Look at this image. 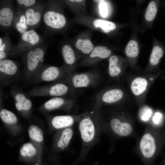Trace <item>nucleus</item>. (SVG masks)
I'll return each mask as SVG.
<instances>
[{
  "label": "nucleus",
  "mask_w": 165,
  "mask_h": 165,
  "mask_svg": "<svg viewBox=\"0 0 165 165\" xmlns=\"http://www.w3.org/2000/svg\"><path fill=\"white\" fill-rule=\"evenodd\" d=\"M77 123L82 142L80 157H85L99 142L103 131L93 109L81 113Z\"/></svg>",
  "instance_id": "f257e3e1"
},
{
  "label": "nucleus",
  "mask_w": 165,
  "mask_h": 165,
  "mask_svg": "<svg viewBox=\"0 0 165 165\" xmlns=\"http://www.w3.org/2000/svg\"><path fill=\"white\" fill-rule=\"evenodd\" d=\"M94 109L103 132L117 138L128 137L133 133V124L131 119L124 112L115 111L107 116L97 109Z\"/></svg>",
  "instance_id": "f03ea898"
},
{
  "label": "nucleus",
  "mask_w": 165,
  "mask_h": 165,
  "mask_svg": "<svg viewBox=\"0 0 165 165\" xmlns=\"http://www.w3.org/2000/svg\"><path fill=\"white\" fill-rule=\"evenodd\" d=\"M165 144V130L149 127L140 140L138 149L144 157L150 159L160 152Z\"/></svg>",
  "instance_id": "7ed1b4c3"
},
{
  "label": "nucleus",
  "mask_w": 165,
  "mask_h": 165,
  "mask_svg": "<svg viewBox=\"0 0 165 165\" xmlns=\"http://www.w3.org/2000/svg\"><path fill=\"white\" fill-rule=\"evenodd\" d=\"M46 51L38 45L23 54L24 76L26 81L31 82L43 65Z\"/></svg>",
  "instance_id": "20e7f679"
},
{
  "label": "nucleus",
  "mask_w": 165,
  "mask_h": 165,
  "mask_svg": "<svg viewBox=\"0 0 165 165\" xmlns=\"http://www.w3.org/2000/svg\"><path fill=\"white\" fill-rule=\"evenodd\" d=\"M29 97H67L70 96L76 100L75 90L65 81L35 87L28 91Z\"/></svg>",
  "instance_id": "39448f33"
},
{
  "label": "nucleus",
  "mask_w": 165,
  "mask_h": 165,
  "mask_svg": "<svg viewBox=\"0 0 165 165\" xmlns=\"http://www.w3.org/2000/svg\"><path fill=\"white\" fill-rule=\"evenodd\" d=\"M69 75L65 68L43 65L31 82L34 83L44 82L53 83L64 82Z\"/></svg>",
  "instance_id": "423d86ee"
},
{
  "label": "nucleus",
  "mask_w": 165,
  "mask_h": 165,
  "mask_svg": "<svg viewBox=\"0 0 165 165\" xmlns=\"http://www.w3.org/2000/svg\"><path fill=\"white\" fill-rule=\"evenodd\" d=\"M100 75L95 72L72 73L64 81L73 89L96 86L100 80Z\"/></svg>",
  "instance_id": "0eeeda50"
},
{
  "label": "nucleus",
  "mask_w": 165,
  "mask_h": 165,
  "mask_svg": "<svg viewBox=\"0 0 165 165\" xmlns=\"http://www.w3.org/2000/svg\"><path fill=\"white\" fill-rule=\"evenodd\" d=\"M18 64L7 58L0 61V82L2 85L9 86L14 83L20 75Z\"/></svg>",
  "instance_id": "6e6552de"
},
{
  "label": "nucleus",
  "mask_w": 165,
  "mask_h": 165,
  "mask_svg": "<svg viewBox=\"0 0 165 165\" xmlns=\"http://www.w3.org/2000/svg\"><path fill=\"white\" fill-rule=\"evenodd\" d=\"M41 41L39 34L34 30H28L21 35L18 44L13 49L10 55L18 56L38 45Z\"/></svg>",
  "instance_id": "1a4fd4ad"
},
{
  "label": "nucleus",
  "mask_w": 165,
  "mask_h": 165,
  "mask_svg": "<svg viewBox=\"0 0 165 165\" xmlns=\"http://www.w3.org/2000/svg\"><path fill=\"white\" fill-rule=\"evenodd\" d=\"M125 94L123 90L119 87L103 90L96 96L93 108H97L105 105L117 104L123 99Z\"/></svg>",
  "instance_id": "9d476101"
},
{
  "label": "nucleus",
  "mask_w": 165,
  "mask_h": 165,
  "mask_svg": "<svg viewBox=\"0 0 165 165\" xmlns=\"http://www.w3.org/2000/svg\"><path fill=\"white\" fill-rule=\"evenodd\" d=\"M9 91L16 109L23 113H29L32 107V103L26 93L24 92L21 88L16 86H12Z\"/></svg>",
  "instance_id": "9b49d317"
},
{
  "label": "nucleus",
  "mask_w": 165,
  "mask_h": 165,
  "mask_svg": "<svg viewBox=\"0 0 165 165\" xmlns=\"http://www.w3.org/2000/svg\"><path fill=\"white\" fill-rule=\"evenodd\" d=\"M75 102L73 99L68 97H53L45 102L39 107V109L47 111L61 109L70 113Z\"/></svg>",
  "instance_id": "f8f14e48"
},
{
  "label": "nucleus",
  "mask_w": 165,
  "mask_h": 165,
  "mask_svg": "<svg viewBox=\"0 0 165 165\" xmlns=\"http://www.w3.org/2000/svg\"><path fill=\"white\" fill-rule=\"evenodd\" d=\"M43 21L47 27L50 28L59 29L63 28L66 23V20L62 14L47 9L43 15Z\"/></svg>",
  "instance_id": "ddd939ff"
},
{
  "label": "nucleus",
  "mask_w": 165,
  "mask_h": 165,
  "mask_svg": "<svg viewBox=\"0 0 165 165\" xmlns=\"http://www.w3.org/2000/svg\"><path fill=\"white\" fill-rule=\"evenodd\" d=\"M74 134L73 126L61 129L56 134L54 146L57 151L65 149L69 145Z\"/></svg>",
  "instance_id": "4468645a"
},
{
  "label": "nucleus",
  "mask_w": 165,
  "mask_h": 165,
  "mask_svg": "<svg viewBox=\"0 0 165 165\" xmlns=\"http://www.w3.org/2000/svg\"><path fill=\"white\" fill-rule=\"evenodd\" d=\"M81 114L55 116L52 117L51 123L56 129L61 130L70 127L77 123Z\"/></svg>",
  "instance_id": "2eb2a0df"
},
{
  "label": "nucleus",
  "mask_w": 165,
  "mask_h": 165,
  "mask_svg": "<svg viewBox=\"0 0 165 165\" xmlns=\"http://www.w3.org/2000/svg\"><path fill=\"white\" fill-rule=\"evenodd\" d=\"M43 10L42 5L36 4L24 10L26 23L29 27H35L39 23L42 18Z\"/></svg>",
  "instance_id": "dca6fc26"
},
{
  "label": "nucleus",
  "mask_w": 165,
  "mask_h": 165,
  "mask_svg": "<svg viewBox=\"0 0 165 165\" xmlns=\"http://www.w3.org/2000/svg\"><path fill=\"white\" fill-rule=\"evenodd\" d=\"M150 84L149 80L146 78L137 77L131 83L130 90L135 97H139L143 95L146 92Z\"/></svg>",
  "instance_id": "f3484780"
},
{
  "label": "nucleus",
  "mask_w": 165,
  "mask_h": 165,
  "mask_svg": "<svg viewBox=\"0 0 165 165\" xmlns=\"http://www.w3.org/2000/svg\"><path fill=\"white\" fill-rule=\"evenodd\" d=\"M15 13L9 4H5L0 9V25L4 28H9L13 25Z\"/></svg>",
  "instance_id": "a211bd4d"
},
{
  "label": "nucleus",
  "mask_w": 165,
  "mask_h": 165,
  "mask_svg": "<svg viewBox=\"0 0 165 165\" xmlns=\"http://www.w3.org/2000/svg\"><path fill=\"white\" fill-rule=\"evenodd\" d=\"M13 25L21 35L28 30L29 27L26 23L24 10L19 9L15 12Z\"/></svg>",
  "instance_id": "6ab92c4d"
},
{
  "label": "nucleus",
  "mask_w": 165,
  "mask_h": 165,
  "mask_svg": "<svg viewBox=\"0 0 165 165\" xmlns=\"http://www.w3.org/2000/svg\"><path fill=\"white\" fill-rule=\"evenodd\" d=\"M118 61V58L116 55L111 56L109 59L108 73L111 78H117L121 75L122 69L119 64Z\"/></svg>",
  "instance_id": "aec40b11"
},
{
  "label": "nucleus",
  "mask_w": 165,
  "mask_h": 165,
  "mask_svg": "<svg viewBox=\"0 0 165 165\" xmlns=\"http://www.w3.org/2000/svg\"><path fill=\"white\" fill-rule=\"evenodd\" d=\"M11 44L7 36L0 38V61L6 59L10 55L13 49Z\"/></svg>",
  "instance_id": "412c9836"
},
{
  "label": "nucleus",
  "mask_w": 165,
  "mask_h": 165,
  "mask_svg": "<svg viewBox=\"0 0 165 165\" xmlns=\"http://www.w3.org/2000/svg\"><path fill=\"white\" fill-rule=\"evenodd\" d=\"M62 52L65 63L67 66H70V75L71 74L70 66H73L76 61L74 51L71 46L66 45L63 47Z\"/></svg>",
  "instance_id": "4be33fe9"
},
{
  "label": "nucleus",
  "mask_w": 165,
  "mask_h": 165,
  "mask_svg": "<svg viewBox=\"0 0 165 165\" xmlns=\"http://www.w3.org/2000/svg\"><path fill=\"white\" fill-rule=\"evenodd\" d=\"M111 53V51L106 47L98 46L95 47L91 52L89 57L91 59H105L109 57Z\"/></svg>",
  "instance_id": "5701e85b"
},
{
  "label": "nucleus",
  "mask_w": 165,
  "mask_h": 165,
  "mask_svg": "<svg viewBox=\"0 0 165 165\" xmlns=\"http://www.w3.org/2000/svg\"><path fill=\"white\" fill-rule=\"evenodd\" d=\"M75 46L77 49L86 54H89L94 49L93 44L89 39H79L75 43Z\"/></svg>",
  "instance_id": "b1692460"
},
{
  "label": "nucleus",
  "mask_w": 165,
  "mask_h": 165,
  "mask_svg": "<svg viewBox=\"0 0 165 165\" xmlns=\"http://www.w3.org/2000/svg\"><path fill=\"white\" fill-rule=\"evenodd\" d=\"M0 117L4 123L8 124H15L18 120L16 116L13 112L5 109L1 110Z\"/></svg>",
  "instance_id": "393cba45"
},
{
  "label": "nucleus",
  "mask_w": 165,
  "mask_h": 165,
  "mask_svg": "<svg viewBox=\"0 0 165 165\" xmlns=\"http://www.w3.org/2000/svg\"><path fill=\"white\" fill-rule=\"evenodd\" d=\"M93 24L95 27L101 28L105 33H108L116 28V25L114 23L100 19H95Z\"/></svg>",
  "instance_id": "a878e982"
},
{
  "label": "nucleus",
  "mask_w": 165,
  "mask_h": 165,
  "mask_svg": "<svg viewBox=\"0 0 165 165\" xmlns=\"http://www.w3.org/2000/svg\"><path fill=\"white\" fill-rule=\"evenodd\" d=\"M28 134L32 140L38 142H40L43 139V133L42 130L38 126L32 125L28 129Z\"/></svg>",
  "instance_id": "bb28decb"
},
{
  "label": "nucleus",
  "mask_w": 165,
  "mask_h": 165,
  "mask_svg": "<svg viewBox=\"0 0 165 165\" xmlns=\"http://www.w3.org/2000/svg\"><path fill=\"white\" fill-rule=\"evenodd\" d=\"M163 50L161 47L158 46H154L150 58V64L153 66L157 65L163 56Z\"/></svg>",
  "instance_id": "cd10ccee"
},
{
  "label": "nucleus",
  "mask_w": 165,
  "mask_h": 165,
  "mask_svg": "<svg viewBox=\"0 0 165 165\" xmlns=\"http://www.w3.org/2000/svg\"><path fill=\"white\" fill-rule=\"evenodd\" d=\"M20 153L23 157H31L36 155L37 150L31 143L28 142L22 146L20 149Z\"/></svg>",
  "instance_id": "c85d7f7f"
},
{
  "label": "nucleus",
  "mask_w": 165,
  "mask_h": 165,
  "mask_svg": "<svg viewBox=\"0 0 165 165\" xmlns=\"http://www.w3.org/2000/svg\"><path fill=\"white\" fill-rule=\"evenodd\" d=\"M138 52L137 42L134 40H130L128 43L126 48L125 53L126 55L129 57H135L138 55Z\"/></svg>",
  "instance_id": "c756f323"
},
{
  "label": "nucleus",
  "mask_w": 165,
  "mask_h": 165,
  "mask_svg": "<svg viewBox=\"0 0 165 165\" xmlns=\"http://www.w3.org/2000/svg\"><path fill=\"white\" fill-rule=\"evenodd\" d=\"M157 12L156 4L154 1H151L149 4L145 12V16L146 20L149 21L155 18Z\"/></svg>",
  "instance_id": "7c9ffc66"
},
{
  "label": "nucleus",
  "mask_w": 165,
  "mask_h": 165,
  "mask_svg": "<svg viewBox=\"0 0 165 165\" xmlns=\"http://www.w3.org/2000/svg\"><path fill=\"white\" fill-rule=\"evenodd\" d=\"M152 114V111L151 109L145 107L141 109L140 112V119L143 122H148L151 117Z\"/></svg>",
  "instance_id": "2f4dec72"
},
{
  "label": "nucleus",
  "mask_w": 165,
  "mask_h": 165,
  "mask_svg": "<svg viewBox=\"0 0 165 165\" xmlns=\"http://www.w3.org/2000/svg\"><path fill=\"white\" fill-rule=\"evenodd\" d=\"M16 2L21 7L20 9L25 10L35 5L37 1L35 0H18Z\"/></svg>",
  "instance_id": "473e14b6"
},
{
  "label": "nucleus",
  "mask_w": 165,
  "mask_h": 165,
  "mask_svg": "<svg viewBox=\"0 0 165 165\" xmlns=\"http://www.w3.org/2000/svg\"><path fill=\"white\" fill-rule=\"evenodd\" d=\"M105 1L100 3L99 6L100 13L103 17H106L108 14V6Z\"/></svg>",
  "instance_id": "72a5a7b5"
},
{
  "label": "nucleus",
  "mask_w": 165,
  "mask_h": 165,
  "mask_svg": "<svg viewBox=\"0 0 165 165\" xmlns=\"http://www.w3.org/2000/svg\"><path fill=\"white\" fill-rule=\"evenodd\" d=\"M163 118L162 113L159 112H156L152 118V121L153 124L156 126H158L161 123Z\"/></svg>",
  "instance_id": "f704fd0d"
},
{
  "label": "nucleus",
  "mask_w": 165,
  "mask_h": 165,
  "mask_svg": "<svg viewBox=\"0 0 165 165\" xmlns=\"http://www.w3.org/2000/svg\"><path fill=\"white\" fill-rule=\"evenodd\" d=\"M94 2H99V3H101L104 1V0H94Z\"/></svg>",
  "instance_id": "c9c22d12"
},
{
  "label": "nucleus",
  "mask_w": 165,
  "mask_h": 165,
  "mask_svg": "<svg viewBox=\"0 0 165 165\" xmlns=\"http://www.w3.org/2000/svg\"><path fill=\"white\" fill-rule=\"evenodd\" d=\"M74 1L77 2H80L82 1V0H74Z\"/></svg>",
  "instance_id": "e433bc0d"
},
{
  "label": "nucleus",
  "mask_w": 165,
  "mask_h": 165,
  "mask_svg": "<svg viewBox=\"0 0 165 165\" xmlns=\"http://www.w3.org/2000/svg\"><path fill=\"white\" fill-rule=\"evenodd\" d=\"M36 165H39L38 164H36Z\"/></svg>",
  "instance_id": "4c0bfd02"
}]
</instances>
